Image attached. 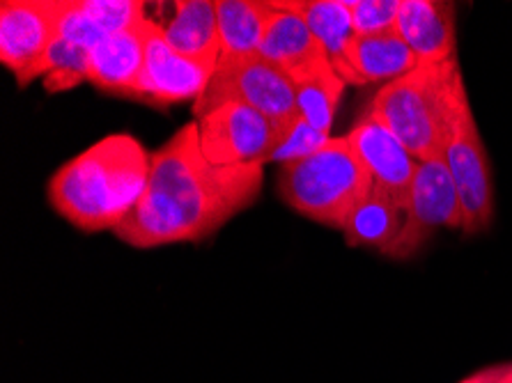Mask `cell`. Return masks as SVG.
<instances>
[{
  "label": "cell",
  "mask_w": 512,
  "mask_h": 383,
  "mask_svg": "<svg viewBox=\"0 0 512 383\" xmlns=\"http://www.w3.org/2000/svg\"><path fill=\"white\" fill-rule=\"evenodd\" d=\"M356 35H384L398 30L402 0H349Z\"/></svg>",
  "instance_id": "603a6c76"
},
{
  "label": "cell",
  "mask_w": 512,
  "mask_h": 383,
  "mask_svg": "<svg viewBox=\"0 0 512 383\" xmlns=\"http://www.w3.org/2000/svg\"><path fill=\"white\" fill-rule=\"evenodd\" d=\"M361 166L368 170L372 184L402 207L414 182L418 161L405 145L370 113L361 117L347 134Z\"/></svg>",
  "instance_id": "8fae6325"
},
{
  "label": "cell",
  "mask_w": 512,
  "mask_h": 383,
  "mask_svg": "<svg viewBox=\"0 0 512 383\" xmlns=\"http://www.w3.org/2000/svg\"><path fill=\"white\" fill-rule=\"evenodd\" d=\"M467 101L462 69L455 56L437 65H418L409 74L382 85L368 113L418 161H428L444 156L453 124Z\"/></svg>",
  "instance_id": "3957f363"
},
{
  "label": "cell",
  "mask_w": 512,
  "mask_h": 383,
  "mask_svg": "<svg viewBox=\"0 0 512 383\" xmlns=\"http://www.w3.org/2000/svg\"><path fill=\"white\" fill-rule=\"evenodd\" d=\"M398 33L421 65H437L457 56L455 5L446 0H402Z\"/></svg>",
  "instance_id": "5bb4252c"
},
{
  "label": "cell",
  "mask_w": 512,
  "mask_h": 383,
  "mask_svg": "<svg viewBox=\"0 0 512 383\" xmlns=\"http://www.w3.org/2000/svg\"><path fill=\"white\" fill-rule=\"evenodd\" d=\"M281 3L306 21L310 33L322 44L336 74L345 83H352L345 62L347 46L356 35L349 0H281Z\"/></svg>",
  "instance_id": "e0dca14e"
},
{
  "label": "cell",
  "mask_w": 512,
  "mask_h": 383,
  "mask_svg": "<svg viewBox=\"0 0 512 383\" xmlns=\"http://www.w3.org/2000/svg\"><path fill=\"white\" fill-rule=\"evenodd\" d=\"M345 85L347 83L336 74V69L331 65L322 67L320 72L304 78V81L294 83L301 120L308 122L320 134L331 136V127L333 120H336V111L340 99H343Z\"/></svg>",
  "instance_id": "ffe728a7"
},
{
  "label": "cell",
  "mask_w": 512,
  "mask_h": 383,
  "mask_svg": "<svg viewBox=\"0 0 512 383\" xmlns=\"http://www.w3.org/2000/svg\"><path fill=\"white\" fill-rule=\"evenodd\" d=\"M271 5H274V12H271L265 35H262L260 56L281 67L294 83L331 65L306 21L297 12L287 10L281 0H271Z\"/></svg>",
  "instance_id": "7c38bea8"
},
{
  "label": "cell",
  "mask_w": 512,
  "mask_h": 383,
  "mask_svg": "<svg viewBox=\"0 0 512 383\" xmlns=\"http://www.w3.org/2000/svg\"><path fill=\"white\" fill-rule=\"evenodd\" d=\"M58 33L62 42L81 46V49H88V51L106 37L102 30L97 28V23L88 17V12H85L83 7V0H65V7H62V14H60Z\"/></svg>",
  "instance_id": "cb8c5ba5"
},
{
  "label": "cell",
  "mask_w": 512,
  "mask_h": 383,
  "mask_svg": "<svg viewBox=\"0 0 512 383\" xmlns=\"http://www.w3.org/2000/svg\"><path fill=\"white\" fill-rule=\"evenodd\" d=\"M437 230H462L460 195L444 156L418 163L402 205L400 237L389 250V257L407 260L416 255Z\"/></svg>",
  "instance_id": "52a82bcc"
},
{
  "label": "cell",
  "mask_w": 512,
  "mask_h": 383,
  "mask_svg": "<svg viewBox=\"0 0 512 383\" xmlns=\"http://www.w3.org/2000/svg\"><path fill=\"white\" fill-rule=\"evenodd\" d=\"M345 62L349 69V81L354 85H386L421 65L398 30L384 35H354L347 46Z\"/></svg>",
  "instance_id": "9a60e30c"
},
{
  "label": "cell",
  "mask_w": 512,
  "mask_h": 383,
  "mask_svg": "<svg viewBox=\"0 0 512 383\" xmlns=\"http://www.w3.org/2000/svg\"><path fill=\"white\" fill-rule=\"evenodd\" d=\"M331 136H324L320 131L310 127L308 122L299 120L297 127L292 129V134L287 136L285 143L281 145V150L274 154V161L278 163H287V161H297V159H304V156L313 154L320 150L322 145L329 143Z\"/></svg>",
  "instance_id": "d4e9b609"
},
{
  "label": "cell",
  "mask_w": 512,
  "mask_h": 383,
  "mask_svg": "<svg viewBox=\"0 0 512 383\" xmlns=\"http://www.w3.org/2000/svg\"><path fill=\"white\" fill-rule=\"evenodd\" d=\"M42 78L46 92H65L90 81V51L58 39L44 60Z\"/></svg>",
  "instance_id": "44dd1931"
},
{
  "label": "cell",
  "mask_w": 512,
  "mask_h": 383,
  "mask_svg": "<svg viewBox=\"0 0 512 383\" xmlns=\"http://www.w3.org/2000/svg\"><path fill=\"white\" fill-rule=\"evenodd\" d=\"M510 370H512V367H510ZM499 383H512V379H510V372L506 374V377H503Z\"/></svg>",
  "instance_id": "4316f807"
},
{
  "label": "cell",
  "mask_w": 512,
  "mask_h": 383,
  "mask_svg": "<svg viewBox=\"0 0 512 383\" xmlns=\"http://www.w3.org/2000/svg\"><path fill=\"white\" fill-rule=\"evenodd\" d=\"M271 12V0H216L221 58L255 56Z\"/></svg>",
  "instance_id": "d6986e66"
},
{
  "label": "cell",
  "mask_w": 512,
  "mask_h": 383,
  "mask_svg": "<svg viewBox=\"0 0 512 383\" xmlns=\"http://www.w3.org/2000/svg\"><path fill=\"white\" fill-rule=\"evenodd\" d=\"M143 23L124 33L106 35L97 46H92L88 83L106 95L141 101L145 72Z\"/></svg>",
  "instance_id": "4fadbf2b"
},
{
  "label": "cell",
  "mask_w": 512,
  "mask_h": 383,
  "mask_svg": "<svg viewBox=\"0 0 512 383\" xmlns=\"http://www.w3.org/2000/svg\"><path fill=\"white\" fill-rule=\"evenodd\" d=\"M145 72L141 104L166 108L182 101L193 104L203 97L221 58H186L170 49L157 23L150 17L143 23Z\"/></svg>",
  "instance_id": "30bf717a"
},
{
  "label": "cell",
  "mask_w": 512,
  "mask_h": 383,
  "mask_svg": "<svg viewBox=\"0 0 512 383\" xmlns=\"http://www.w3.org/2000/svg\"><path fill=\"white\" fill-rule=\"evenodd\" d=\"M157 26L170 49L180 56L221 58L216 0H180L173 5V17Z\"/></svg>",
  "instance_id": "2e32d148"
},
{
  "label": "cell",
  "mask_w": 512,
  "mask_h": 383,
  "mask_svg": "<svg viewBox=\"0 0 512 383\" xmlns=\"http://www.w3.org/2000/svg\"><path fill=\"white\" fill-rule=\"evenodd\" d=\"M83 7L104 35L124 33L147 19V5L138 0H83Z\"/></svg>",
  "instance_id": "7402d4cb"
},
{
  "label": "cell",
  "mask_w": 512,
  "mask_h": 383,
  "mask_svg": "<svg viewBox=\"0 0 512 383\" xmlns=\"http://www.w3.org/2000/svg\"><path fill=\"white\" fill-rule=\"evenodd\" d=\"M65 0H3L0 3V62L21 88L42 78V65L60 39Z\"/></svg>",
  "instance_id": "ba28073f"
},
{
  "label": "cell",
  "mask_w": 512,
  "mask_h": 383,
  "mask_svg": "<svg viewBox=\"0 0 512 383\" xmlns=\"http://www.w3.org/2000/svg\"><path fill=\"white\" fill-rule=\"evenodd\" d=\"M510 367H512V361L483 365V367H478V370L469 372L467 377H462L460 381H455V383H499L510 372Z\"/></svg>",
  "instance_id": "484cf974"
},
{
  "label": "cell",
  "mask_w": 512,
  "mask_h": 383,
  "mask_svg": "<svg viewBox=\"0 0 512 383\" xmlns=\"http://www.w3.org/2000/svg\"><path fill=\"white\" fill-rule=\"evenodd\" d=\"M198 140L214 166H253L274 161V154L297 127H283L246 104H223L198 117Z\"/></svg>",
  "instance_id": "8992f818"
},
{
  "label": "cell",
  "mask_w": 512,
  "mask_h": 383,
  "mask_svg": "<svg viewBox=\"0 0 512 383\" xmlns=\"http://www.w3.org/2000/svg\"><path fill=\"white\" fill-rule=\"evenodd\" d=\"M402 228V207L391 195L372 186V191L352 209L343 225L349 248H375L389 255Z\"/></svg>",
  "instance_id": "ac0fdd59"
},
{
  "label": "cell",
  "mask_w": 512,
  "mask_h": 383,
  "mask_svg": "<svg viewBox=\"0 0 512 383\" xmlns=\"http://www.w3.org/2000/svg\"><path fill=\"white\" fill-rule=\"evenodd\" d=\"M232 101L255 108L283 127H294L301 120L294 81L260 53L221 58L203 97L193 104V115L198 120Z\"/></svg>",
  "instance_id": "5b68a950"
},
{
  "label": "cell",
  "mask_w": 512,
  "mask_h": 383,
  "mask_svg": "<svg viewBox=\"0 0 512 383\" xmlns=\"http://www.w3.org/2000/svg\"><path fill=\"white\" fill-rule=\"evenodd\" d=\"M444 161L460 195L462 232L478 234L487 230L494 218L492 166L469 101L460 108L453 124Z\"/></svg>",
  "instance_id": "9c48e42d"
},
{
  "label": "cell",
  "mask_w": 512,
  "mask_h": 383,
  "mask_svg": "<svg viewBox=\"0 0 512 383\" xmlns=\"http://www.w3.org/2000/svg\"><path fill=\"white\" fill-rule=\"evenodd\" d=\"M510 379H512V370H510Z\"/></svg>",
  "instance_id": "83f0119b"
},
{
  "label": "cell",
  "mask_w": 512,
  "mask_h": 383,
  "mask_svg": "<svg viewBox=\"0 0 512 383\" xmlns=\"http://www.w3.org/2000/svg\"><path fill=\"white\" fill-rule=\"evenodd\" d=\"M372 186V177L347 136H331L317 152L281 163L276 179L278 195L287 207L338 230H343L347 216Z\"/></svg>",
  "instance_id": "277c9868"
},
{
  "label": "cell",
  "mask_w": 512,
  "mask_h": 383,
  "mask_svg": "<svg viewBox=\"0 0 512 383\" xmlns=\"http://www.w3.org/2000/svg\"><path fill=\"white\" fill-rule=\"evenodd\" d=\"M152 154L131 134H111L56 170L49 202L81 232L118 230L141 202Z\"/></svg>",
  "instance_id": "7a4b0ae2"
},
{
  "label": "cell",
  "mask_w": 512,
  "mask_h": 383,
  "mask_svg": "<svg viewBox=\"0 0 512 383\" xmlns=\"http://www.w3.org/2000/svg\"><path fill=\"white\" fill-rule=\"evenodd\" d=\"M265 166H214L205 159L196 120L152 154L150 179L136 209L115 230L134 248L200 241L260 198Z\"/></svg>",
  "instance_id": "6da1fadb"
}]
</instances>
